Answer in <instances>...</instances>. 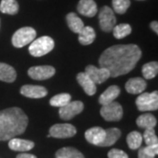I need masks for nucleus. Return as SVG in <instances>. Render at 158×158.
<instances>
[{
    "mask_svg": "<svg viewBox=\"0 0 158 158\" xmlns=\"http://www.w3.org/2000/svg\"><path fill=\"white\" fill-rule=\"evenodd\" d=\"M55 47V41L49 36H42L34 40L29 46V53L34 57H40L45 56L53 50Z\"/></svg>",
    "mask_w": 158,
    "mask_h": 158,
    "instance_id": "nucleus-3",
    "label": "nucleus"
},
{
    "mask_svg": "<svg viewBox=\"0 0 158 158\" xmlns=\"http://www.w3.org/2000/svg\"><path fill=\"white\" fill-rule=\"evenodd\" d=\"M138 158H155L152 156H149L148 155H147L146 153L144 152L143 150V148H141L139 152H138Z\"/></svg>",
    "mask_w": 158,
    "mask_h": 158,
    "instance_id": "nucleus-34",
    "label": "nucleus"
},
{
    "mask_svg": "<svg viewBox=\"0 0 158 158\" xmlns=\"http://www.w3.org/2000/svg\"><path fill=\"white\" fill-rule=\"evenodd\" d=\"M85 138L90 143L99 146V144L104 141L106 136V130L99 127H91L85 132Z\"/></svg>",
    "mask_w": 158,
    "mask_h": 158,
    "instance_id": "nucleus-13",
    "label": "nucleus"
},
{
    "mask_svg": "<svg viewBox=\"0 0 158 158\" xmlns=\"http://www.w3.org/2000/svg\"><path fill=\"white\" fill-rule=\"evenodd\" d=\"M113 32L116 39H123L131 34L132 28L128 24H119L113 27Z\"/></svg>",
    "mask_w": 158,
    "mask_h": 158,
    "instance_id": "nucleus-29",
    "label": "nucleus"
},
{
    "mask_svg": "<svg viewBox=\"0 0 158 158\" xmlns=\"http://www.w3.org/2000/svg\"><path fill=\"white\" fill-rule=\"evenodd\" d=\"M141 56V49L135 44L114 45L102 53L98 63L110 72V77H117L134 69Z\"/></svg>",
    "mask_w": 158,
    "mask_h": 158,
    "instance_id": "nucleus-1",
    "label": "nucleus"
},
{
    "mask_svg": "<svg viewBox=\"0 0 158 158\" xmlns=\"http://www.w3.org/2000/svg\"><path fill=\"white\" fill-rule=\"evenodd\" d=\"M85 73L94 82L95 85H99L110 77V72L106 69L98 68L94 65H88L85 68Z\"/></svg>",
    "mask_w": 158,
    "mask_h": 158,
    "instance_id": "nucleus-11",
    "label": "nucleus"
},
{
    "mask_svg": "<svg viewBox=\"0 0 158 158\" xmlns=\"http://www.w3.org/2000/svg\"><path fill=\"white\" fill-rule=\"evenodd\" d=\"M71 101V96L68 93H61L54 96L50 99V105L56 107H62Z\"/></svg>",
    "mask_w": 158,
    "mask_h": 158,
    "instance_id": "nucleus-28",
    "label": "nucleus"
},
{
    "mask_svg": "<svg viewBox=\"0 0 158 158\" xmlns=\"http://www.w3.org/2000/svg\"><path fill=\"white\" fill-rule=\"evenodd\" d=\"M84 110V104L81 101L69 102L64 106L60 107L59 115L62 119L69 120L73 118L76 115H77Z\"/></svg>",
    "mask_w": 158,
    "mask_h": 158,
    "instance_id": "nucleus-8",
    "label": "nucleus"
},
{
    "mask_svg": "<svg viewBox=\"0 0 158 158\" xmlns=\"http://www.w3.org/2000/svg\"><path fill=\"white\" fill-rule=\"evenodd\" d=\"M108 157L109 158H128V156L127 153H125L123 150L113 148L108 153Z\"/></svg>",
    "mask_w": 158,
    "mask_h": 158,
    "instance_id": "nucleus-32",
    "label": "nucleus"
},
{
    "mask_svg": "<svg viewBox=\"0 0 158 158\" xmlns=\"http://www.w3.org/2000/svg\"><path fill=\"white\" fill-rule=\"evenodd\" d=\"M127 142L131 149H137L141 146L142 136L139 132H131L127 137Z\"/></svg>",
    "mask_w": 158,
    "mask_h": 158,
    "instance_id": "nucleus-27",
    "label": "nucleus"
},
{
    "mask_svg": "<svg viewBox=\"0 0 158 158\" xmlns=\"http://www.w3.org/2000/svg\"><path fill=\"white\" fill-rule=\"evenodd\" d=\"M126 90L130 94H140L147 87V83L143 78L134 77L130 78L126 84Z\"/></svg>",
    "mask_w": 158,
    "mask_h": 158,
    "instance_id": "nucleus-15",
    "label": "nucleus"
},
{
    "mask_svg": "<svg viewBox=\"0 0 158 158\" xmlns=\"http://www.w3.org/2000/svg\"><path fill=\"white\" fill-rule=\"evenodd\" d=\"M77 11L86 17H94L98 12L97 4L94 0H80L77 5Z\"/></svg>",
    "mask_w": 158,
    "mask_h": 158,
    "instance_id": "nucleus-14",
    "label": "nucleus"
},
{
    "mask_svg": "<svg viewBox=\"0 0 158 158\" xmlns=\"http://www.w3.org/2000/svg\"><path fill=\"white\" fill-rule=\"evenodd\" d=\"M143 138H144V141H145V143L147 144V146L157 144V136L156 135L154 128H147L145 130Z\"/></svg>",
    "mask_w": 158,
    "mask_h": 158,
    "instance_id": "nucleus-31",
    "label": "nucleus"
},
{
    "mask_svg": "<svg viewBox=\"0 0 158 158\" xmlns=\"http://www.w3.org/2000/svg\"><path fill=\"white\" fill-rule=\"evenodd\" d=\"M150 27H151V28H152V30L156 33V34H158V23L157 21H153V22H151V24H150Z\"/></svg>",
    "mask_w": 158,
    "mask_h": 158,
    "instance_id": "nucleus-36",
    "label": "nucleus"
},
{
    "mask_svg": "<svg viewBox=\"0 0 158 158\" xmlns=\"http://www.w3.org/2000/svg\"><path fill=\"white\" fill-rule=\"evenodd\" d=\"M156 117L150 114V113H145V114H142L141 116H139L137 120H136V123L137 126L141 128H154L156 125Z\"/></svg>",
    "mask_w": 158,
    "mask_h": 158,
    "instance_id": "nucleus-22",
    "label": "nucleus"
},
{
    "mask_svg": "<svg viewBox=\"0 0 158 158\" xmlns=\"http://www.w3.org/2000/svg\"><path fill=\"white\" fill-rule=\"evenodd\" d=\"M36 37V32L33 27H26L17 30L12 35L11 42L15 48H23L31 43Z\"/></svg>",
    "mask_w": 158,
    "mask_h": 158,
    "instance_id": "nucleus-5",
    "label": "nucleus"
},
{
    "mask_svg": "<svg viewBox=\"0 0 158 158\" xmlns=\"http://www.w3.org/2000/svg\"><path fill=\"white\" fill-rule=\"evenodd\" d=\"M20 93L23 96L31 98H44L48 94V90L45 87L40 85H24L20 89Z\"/></svg>",
    "mask_w": 158,
    "mask_h": 158,
    "instance_id": "nucleus-12",
    "label": "nucleus"
},
{
    "mask_svg": "<svg viewBox=\"0 0 158 158\" xmlns=\"http://www.w3.org/2000/svg\"><path fill=\"white\" fill-rule=\"evenodd\" d=\"M100 114L107 121H118L123 116V109L118 102L113 101L102 106Z\"/></svg>",
    "mask_w": 158,
    "mask_h": 158,
    "instance_id": "nucleus-6",
    "label": "nucleus"
},
{
    "mask_svg": "<svg viewBox=\"0 0 158 158\" xmlns=\"http://www.w3.org/2000/svg\"><path fill=\"white\" fill-rule=\"evenodd\" d=\"M136 106L139 111H155L158 108V92L155 90L150 93H142L136 98Z\"/></svg>",
    "mask_w": 158,
    "mask_h": 158,
    "instance_id": "nucleus-4",
    "label": "nucleus"
},
{
    "mask_svg": "<svg viewBox=\"0 0 158 158\" xmlns=\"http://www.w3.org/2000/svg\"><path fill=\"white\" fill-rule=\"evenodd\" d=\"M143 150L149 156L155 157L158 153V145L155 144V145H149V146H147V147H144Z\"/></svg>",
    "mask_w": 158,
    "mask_h": 158,
    "instance_id": "nucleus-33",
    "label": "nucleus"
},
{
    "mask_svg": "<svg viewBox=\"0 0 158 158\" xmlns=\"http://www.w3.org/2000/svg\"><path fill=\"white\" fill-rule=\"evenodd\" d=\"M78 34V40L82 45H90L96 38V33L91 27H84Z\"/></svg>",
    "mask_w": 158,
    "mask_h": 158,
    "instance_id": "nucleus-20",
    "label": "nucleus"
},
{
    "mask_svg": "<svg viewBox=\"0 0 158 158\" xmlns=\"http://www.w3.org/2000/svg\"><path fill=\"white\" fill-rule=\"evenodd\" d=\"M56 158H85L84 155L77 149L71 147L60 148L56 153Z\"/></svg>",
    "mask_w": 158,
    "mask_h": 158,
    "instance_id": "nucleus-24",
    "label": "nucleus"
},
{
    "mask_svg": "<svg viewBox=\"0 0 158 158\" xmlns=\"http://www.w3.org/2000/svg\"><path fill=\"white\" fill-rule=\"evenodd\" d=\"M121 132L118 128L113 127V128H109L106 130V136L104 141H102L99 144L100 147H109L113 145L116 141H118V139L120 137Z\"/></svg>",
    "mask_w": 158,
    "mask_h": 158,
    "instance_id": "nucleus-21",
    "label": "nucleus"
},
{
    "mask_svg": "<svg viewBox=\"0 0 158 158\" xmlns=\"http://www.w3.org/2000/svg\"><path fill=\"white\" fill-rule=\"evenodd\" d=\"M77 80L78 82V84L85 91V93L89 96H92L96 93L97 87L96 85L94 84V82L90 78V77L85 73V72H81L77 75Z\"/></svg>",
    "mask_w": 158,
    "mask_h": 158,
    "instance_id": "nucleus-16",
    "label": "nucleus"
},
{
    "mask_svg": "<svg viewBox=\"0 0 158 158\" xmlns=\"http://www.w3.org/2000/svg\"><path fill=\"white\" fill-rule=\"evenodd\" d=\"M16 158H37L34 155H31V154H19L18 155Z\"/></svg>",
    "mask_w": 158,
    "mask_h": 158,
    "instance_id": "nucleus-35",
    "label": "nucleus"
},
{
    "mask_svg": "<svg viewBox=\"0 0 158 158\" xmlns=\"http://www.w3.org/2000/svg\"><path fill=\"white\" fill-rule=\"evenodd\" d=\"M77 134L76 127L70 124H56L49 129V136L54 138H69Z\"/></svg>",
    "mask_w": 158,
    "mask_h": 158,
    "instance_id": "nucleus-9",
    "label": "nucleus"
},
{
    "mask_svg": "<svg viewBox=\"0 0 158 158\" xmlns=\"http://www.w3.org/2000/svg\"><path fill=\"white\" fill-rule=\"evenodd\" d=\"M17 77L16 70L12 68L11 65H8L6 63L0 62V80L7 82V83H12L15 81Z\"/></svg>",
    "mask_w": 158,
    "mask_h": 158,
    "instance_id": "nucleus-19",
    "label": "nucleus"
},
{
    "mask_svg": "<svg viewBox=\"0 0 158 158\" xmlns=\"http://www.w3.org/2000/svg\"><path fill=\"white\" fill-rule=\"evenodd\" d=\"M9 148L14 151H28L34 147V143L28 140L12 138L9 141Z\"/></svg>",
    "mask_w": 158,
    "mask_h": 158,
    "instance_id": "nucleus-18",
    "label": "nucleus"
},
{
    "mask_svg": "<svg viewBox=\"0 0 158 158\" xmlns=\"http://www.w3.org/2000/svg\"><path fill=\"white\" fill-rule=\"evenodd\" d=\"M0 11L3 13L14 15L19 11V4L16 0H2L0 4Z\"/></svg>",
    "mask_w": 158,
    "mask_h": 158,
    "instance_id": "nucleus-25",
    "label": "nucleus"
},
{
    "mask_svg": "<svg viewBox=\"0 0 158 158\" xmlns=\"http://www.w3.org/2000/svg\"><path fill=\"white\" fill-rule=\"evenodd\" d=\"M66 19H67V23H68L69 29L76 34H78L79 32L83 29V27H85L82 19L74 12L69 13L66 17Z\"/></svg>",
    "mask_w": 158,
    "mask_h": 158,
    "instance_id": "nucleus-23",
    "label": "nucleus"
},
{
    "mask_svg": "<svg viewBox=\"0 0 158 158\" xmlns=\"http://www.w3.org/2000/svg\"><path fill=\"white\" fill-rule=\"evenodd\" d=\"M28 76L34 80H46L56 74V69L52 66H34L28 69Z\"/></svg>",
    "mask_w": 158,
    "mask_h": 158,
    "instance_id": "nucleus-10",
    "label": "nucleus"
},
{
    "mask_svg": "<svg viewBox=\"0 0 158 158\" xmlns=\"http://www.w3.org/2000/svg\"><path fill=\"white\" fill-rule=\"evenodd\" d=\"M119 93H120V89L118 86L112 85V86L108 87L107 89L100 95L99 98H98V102L102 106L107 105L109 103L113 102L115 98H117Z\"/></svg>",
    "mask_w": 158,
    "mask_h": 158,
    "instance_id": "nucleus-17",
    "label": "nucleus"
},
{
    "mask_svg": "<svg viewBox=\"0 0 158 158\" xmlns=\"http://www.w3.org/2000/svg\"><path fill=\"white\" fill-rule=\"evenodd\" d=\"M99 25L104 32H111L116 26V18L114 16V12L109 6H104L99 11L98 14Z\"/></svg>",
    "mask_w": 158,
    "mask_h": 158,
    "instance_id": "nucleus-7",
    "label": "nucleus"
},
{
    "mask_svg": "<svg viewBox=\"0 0 158 158\" xmlns=\"http://www.w3.org/2000/svg\"><path fill=\"white\" fill-rule=\"evenodd\" d=\"M158 72L157 62H151L146 63L142 67V75L144 78L152 79L156 77Z\"/></svg>",
    "mask_w": 158,
    "mask_h": 158,
    "instance_id": "nucleus-26",
    "label": "nucleus"
},
{
    "mask_svg": "<svg viewBox=\"0 0 158 158\" xmlns=\"http://www.w3.org/2000/svg\"><path fill=\"white\" fill-rule=\"evenodd\" d=\"M112 4L115 12L123 14L130 6V0H113Z\"/></svg>",
    "mask_w": 158,
    "mask_h": 158,
    "instance_id": "nucleus-30",
    "label": "nucleus"
},
{
    "mask_svg": "<svg viewBox=\"0 0 158 158\" xmlns=\"http://www.w3.org/2000/svg\"><path fill=\"white\" fill-rule=\"evenodd\" d=\"M28 118L20 108L11 107L0 111V141H7L23 134Z\"/></svg>",
    "mask_w": 158,
    "mask_h": 158,
    "instance_id": "nucleus-2",
    "label": "nucleus"
}]
</instances>
